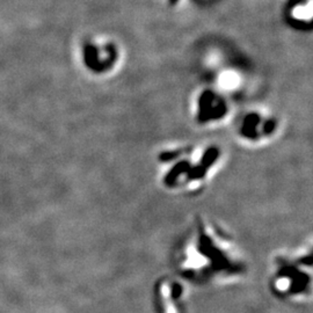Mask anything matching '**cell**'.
<instances>
[{"label":"cell","mask_w":313,"mask_h":313,"mask_svg":"<svg viewBox=\"0 0 313 313\" xmlns=\"http://www.w3.org/2000/svg\"><path fill=\"white\" fill-rule=\"evenodd\" d=\"M174 255L181 276L197 284L229 283L247 271L245 260L231 236L203 217L196 219Z\"/></svg>","instance_id":"cell-1"},{"label":"cell","mask_w":313,"mask_h":313,"mask_svg":"<svg viewBox=\"0 0 313 313\" xmlns=\"http://www.w3.org/2000/svg\"><path fill=\"white\" fill-rule=\"evenodd\" d=\"M163 166L161 182L168 190L194 193L210 181L221 166L222 149L218 145H205L200 149L174 148L160 153Z\"/></svg>","instance_id":"cell-2"},{"label":"cell","mask_w":313,"mask_h":313,"mask_svg":"<svg viewBox=\"0 0 313 313\" xmlns=\"http://www.w3.org/2000/svg\"><path fill=\"white\" fill-rule=\"evenodd\" d=\"M311 248L308 253L275 259L270 284L275 294L289 301L311 297Z\"/></svg>","instance_id":"cell-3"},{"label":"cell","mask_w":313,"mask_h":313,"mask_svg":"<svg viewBox=\"0 0 313 313\" xmlns=\"http://www.w3.org/2000/svg\"><path fill=\"white\" fill-rule=\"evenodd\" d=\"M82 66L94 76H104L114 71L120 62L116 43L99 36L87 37L80 45Z\"/></svg>","instance_id":"cell-4"},{"label":"cell","mask_w":313,"mask_h":313,"mask_svg":"<svg viewBox=\"0 0 313 313\" xmlns=\"http://www.w3.org/2000/svg\"><path fill=\"white\" fill-rule=\"evenodd\" d=\"M278 121L274 115L261 109L245 111L236 123V136L247 144H260L276 134Z\"/></svg>","instance_id":"cell-5"},{"label":"cell","mask_w":313,"mask_h":313,"mask_svg":"<svg viewBox=\"0 0 313 313\" xmlns=\"http://www.w3.org/2000/svg\"><path fill=\"white\" fill-rule=\"evenodd\" d=\"M230 102L221 89L203 88L195 96L193 117L201 127L221 123L230 114Z\"/></svg>","instance_id":"cell-6"},{"label":"cell","mask_w":313,"mask_h":313,"mask_svg":"<svg viewBox=\"0 0 313 313\" xmlns=\"http://www.w3.org/2000/svg\"><path fill=\"white\" fill-rule=\"evenodd\" d=\"M155 298L158 313H186V290L173 278H163L156 284Z\"/></svg>","instance_id":"cell-7"},{"label":"cell","mask_w":313,"mask_h":313,"mask_svg":"<svg viewBox=\"0 0 313 313\" xmlns=\"http://www.w3.org/2000/svg\"><path fill=\"white\" fill-rule=\"evenodd\" d=\"M285 23L298 31H311L313 19L312 0H287L283 7Z\"/></svg>","instance_id":"cell-8"},{"label":"cell","mask_w":313,"mask_h":313,"mask_svg":"<svg viewBox=\"0 0 313 313\" xmlns=\"http://www.w3.org/2000/svg\"><path fill=\"white\" fill-rule=\"evenodd\" d=\"M165 2L167 3V6L169 7H176L182 2V0H165Z\"/></svg>","instance_id":"cell-9"}]
</instances>
